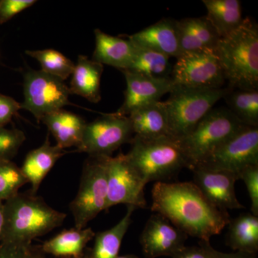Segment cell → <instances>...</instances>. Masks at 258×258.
Here are the masks:
<instances>
[{"instance_id": "cell-35", "label": "cell", "mask_w": 258, "mask_h": 258, "mask_svg": "<svg viewBox=\"0 0 258 258\" xmlns=\"http://www.w3.org/2000/svg\"><path fill=\"white\" fill-rule=\"evenodd\" d=\"M20 109L21 103L12 97L0 93V128H5Z\"/></svg>"}, {"instance_id": "cell-2", "label": "cell", "mask_w": 258, "mask_h": 258, "mask_svg": "<svg viewBox=\"0 0 258 258\" xmlns=\"http://www.w3.org/2000/svg\"><path fill=\"white\" fill-rule=\"evenodd\" d=\"M66 216L49 206L36 194H17L4 203L0 242L31 246L32 240L62 225Z\"/></svg>"}, {"instance_id": "cell-39", "label": "cell", "mask_w": 258, "mask_h": 258, "mask_svg": "<svg viewBox=\"0 0 258 258\" xmlns=\"http://www.w3.org/2000/svg\"><path fill=\"white\" fill-rule=\"evenodd\" d=\"M3 222H4V203L0 201V235L3 231Z\"/></svg>"}, {"instance_id": "cell-38", "label": "cell", "mask_w": 258, "mask_h": 258, "mask_svg": "<svg viewBox=\"0 0 258 258\" xmlns=\"http://www.w3.org/2000/svg\"><path fill=\"white\" fill-rule=\"evenodd\" d=\"M25 258H45V256L41 248H35L30 246Z\"/></svg>"}, {"instance_id": "cell-26", "label": "cell", "mask_w": 258, "mask_h": 258, "mask_svg": "<svg viewBox=\"0 0 258 258\" xmlns=\"http://www.w3.org/2000/svg\"><path fill=\"white\" fill-rule=\"evenodd\" d=\"M135 207L127 206L124 217L109 230L96 234L94 244L88 254L89 258H117L123 237L132 224Z\"/></svg>"}, {"instance_id": "cell-30", "label": "cell", "mask_w": 258, "mask_h": 258, "mask_svg": "<svg viewBox=\"0 0 258 258\" xmlns=\"http://www.w3.org/2000/svg\"><path fill=\"white\" fill-rule=\"evenodd\" d=\"M28 183L21 169L12 161H0V201H7Z\"/></svg>"}, {"instance_id": "cell-7", "label": "cell", "mask_w": 258, "mask_h": 258, "mask_svg": "<svg viewBox=\"0 0 258 258\" xmlns=\"http://www.w3.org/2000/svg\"><path fill=\"white\" fill-rule=\"evenodd\" d=\"M107 159L89 157L83 166L77 195L70 204L74 215L75 227L86 228L103 210H106Z\"/></svg>"}, {"instance_id": "cell-18", "label": "cell", "mask_w": 258, "mask_h": 258, "mask_svg": "<svg viewBox=\"0 0 258 258\" xmlns=\"http://www.w3.org/2000/svg\"><path fill=\"white\" fill-rule=\"evenodd\" d=\"M181 53L205 50H215L220 40L206 17L177 20Z\"/></svg>"}, {"instance_id": "cell-12", "label": "cell", "mask_w": 258, "mask_h": 258, "mask_svg": "<svg viewBox=\"0 0 258 258\" xmlns=\"http://www.w3.org/2000/svg\"><path fill=\"white\" fill-rule=\"evenodd\" d=\"M252 165H258V127L245 125L197 167L239 175L242 169Z\"/></svg>"}, {"instance_id": "cell-24", "label": "cell", "mask_w": 258, "mask_h": 258, "mask_svg": "<svg viewBox=\"0 0 258 258\" xmlns=\"http://www.w3.org/2000/svg\"><path fill=\"white\" fill-rule=\"evenodd\" d=\"M203 3L208 12L205 17L220 38L228 36L243 23L239 0H203Z\"/></svg>"}, {"instance_id": "cell-25", "label": "cell", "mask_w": 258, "mask_h": 258, "mask_svg": "<svg viewBox=\"0 0 258 258\" xmlns=\"http://www.w3.org/2000/svg\"><path fill=\"white\" fill-rule=\"evenodd\" d=\"M227 244L236 252L256 254L258 251V217L242 213L230 220Z\"/></svg>"}, {"instance_id": "cell-33", "label": "cell", "mask_w": 258, "mask_h": 258, "mask_svg": "<svg viewBox=\"0 0 258 258\" xmlns=\"http://www.w3.org/2000/svg\"><path fill=\"white\" fill-rule=\"evenodd\" d=\"M36 3L35 0H0V24L7 23Z\"/></svg>"}, {"instance_id": "cell-37", "label": "cell", "mask_w": 258, "mask_h": 258, "mask_svg": "<svg viewBox=\"0 0 258 258\" xmlns=\"http://www.w3.org/2000/svg\"><path fill=\"white\" fill-rule=\"evenodd\" d=\"M215 258H257L256 254L247 253L243 252H235L233 253H223L217 251Z\"/></svg>"}, {"instance_id": "cell-29", "label": "cell", "mask_w": 258, "mask_h": 258, "mask_svg": "<svg viewBox=\"0 0 258 258\" xmlns=\"http://www.w3.org/2000/svg\"><path fill=\"white\" fill-rule=\"evenodd\" d=\"M27 55L38 61L44 73L64 81L74 71L75 64L63 54L53 49L26 50Z\"/></svg>"}, {"instance_id": "cell-9", "label": "cell", "mask_w": 258, "mask_h": 258, "mask_svg": "<svg viewBox=\"0 0 258 258\" xmlns=\"http://www.w3.org/2000/svg\"><path fill=\"white\" fill-rule=\"evenodd\" d=\"M134 137L128 116L116 112L103 114L86 123L78 152L89 157H110L122 145L131 143Z\"/></svg>"}, {"instance_id": "cell-16", "label": "cell", "mask_w": 258, "mask_h": 258, "mask_svg": "<svg viewBox=\"0 0 258 258\" xmlns=\"http://www.w3.org/2000/svg\"><path fill=\"white\" fill-rule=\"evenodd\" d=\"M137 47L157 51L169 57L181 54L177 20L164 18L128 37Z\"/></svg>"}, {"instance_id": "cell-17", "label": "cell", "mask_w": 258, "mask_h": 258, "mask_svg": "<svg viewBox=\"0 0 258 258\" xmlns=\"http://www.w3.org/2000/svg\"><path fill=\"white\" fill-rule=\"evenodd\" d=\"M94 35L96 45L92 60L120 71H126L137 52V47L133 42L128 38L108 35L99 29L94 30Z\"/></svg>"}, {"instance_id": "cell-15", "label": "cell", "mask_w": 258, "mask_h": 258, "mask_svg": "<svg viewBox=\"0 0 258 258\" xmlns=\"http://www.w3.org/2000/svg\"><path fill=\"white\" fill-rule=\"evenodd\" d=\"M191 171L194 183L214 206L224 211L244 208L236 197L235 184L240 179L238 174L203 167Z\"/></svg>"}, {"instance_id": "cell-1", "label": "cell", "mask_w": 258, "mask_h": 258, "mask_svg": "<svg viewBox=\"0 0 258 258\" xmlns=\"http://www.w3.org/2000/svg\"><path fill=\"white\" fill-rule=\"evenodd\" d=\"M152 197V212L201 241L210 242L230 222L228 212L214 206L194 182H156Z\"/></svg>"}, {"instance_id": "cell-4", "label": "cell", "mask_w": 258, "mask_h": 258, "mask_svg": "<svg viewBox=\"0 0 258 258\" xmlns=\"http://www.w3.org/2000/svg\"><path fill=\"white\" fill-rule=\"evenodd\" d=\"M130 151L125 154L145 182H164L183 168L189 169L177 141L169 137L143 139L134 137Z\"/></svg>"}, {"instance_id": "cell-23", "label": "cell", "mask_w": 258, "mask_h": 258, "mask_svg": "<svg viewBox=\"0 0 258 258\" xmlns=\"http://www.w3.org/2000/svg\"><path fill=\"white\" fill-rule=\"evenodd\" d=\"M96 233L91 227L64 230L58 235L44 242L41 247L45 254L55 257H79L84 255L83 251L88 242L94 238Z\"/></svg>"}, {"instance_id": "cell-5", "label": "cell", "mask_w": 258, "mask_h": 258, "mask_svg": "<svg viewBox=\"0 0 258 258\" xmlns=\"http://www.w3.org/2000/svg\"><path fill=\"white\" fill-rule=\"evenodd\" d=\"M230 88L205 89L176 85L167 101H164L169 137L179 142L186 137Z\"/></svg>"}, {"instance_id": "cell-21", "label": "cell", "mask_w": 258, "mask_h": 258, "mask_svg": "<svg viewBox=\"0 0 258 258\" xmlns=\"http://www.w3.org/2000/svg\"><path fill=\"white\" fill-rule=\"evenodd\" d=\"M60 149L76 147L81 144L86 122L82 117L63 108L49 113L42 118Z\"/></svg>"}, {"instance_id": "cell-14", "label": "cell", "mask_w": 258, "mask_h": 258, "mask_svg": "<svg viewBox=\"0 0 258 258\" xmlns=\"http://www.w3.org/2000/svg\"><path fill=\"white\" fill-rule=\"evenodd\" d=\"M121 72L124 75L126 89L124 101L116 113L125 116L139 108L160 101L161 97L170 93L176 86L171 78L157 79L132 71Z\"/></svg>"}, {"instance_id": "cell-19", "label": "cell", "mask_w": 258, "mask_h": 258, "mask_svg": "<svg viewBox=\"0 0 258 258\" xmlns=\"http://www.w3.org/2000/svg\"><path fill=\"white\" fill-rule=\"evenodd\" d=\"M134 137L154 139L169 137L164 102L158 101L136 110L128 115Z\"/></svg>"}, {"instance_id": "cell-31", "label": "cell", "mask_w": 258, "mask_h": 258, "mask_svg": "<svg viewBox=\"0 0 258 258\" xmlns=\"http://www.w3.org/2000/svg\"><path fill=\"white\" fill-rule=\"evenodd\" d=\"M25 139V134L19 129L0 128V161H11Z\"/></svg>"}, {"instance_id": "cell-27", "label": "cell", "mask_w": 258, "mask_h": 258, "mask_svg": "<svg viewBox=\"0 0 258 258\" xmlns=\"http://www.w3.org/2000/svg\"><path fill=\"white\" fill-rule=\"evenodd\" d=\"M170 58L169 56L157 51L137 47L135 57L126 71L149 77L169 79L173 69Z\"/></svg>"}, {"instance_id": "cell-10", "label": "cell", "mask_w": 258, "mask_h": 258, "mask_svg": "<svg viewBox=\"0 0 258 258\" xmlns=\"http://www.w3.org/2000/svg\"><path fill=\"white\" fill-rule=\"evenodd\" d=\"M176 59L171 79L176 86L217 89L222 88L226 82L215 50L183 52Z\"/></svg>"}, {"instance_id": "cell-20", "label": "cell", "mask_w": 258, "mask_h": 258, "mask_svg": "<svg viewBox=\"0 0 258 258\" xmlns=\"http://www.w3.org/2000/svg\"><path fill=\"white\" fill-rule=\"evenodd\" d=\"M64 154V149L51 145L48 137L42 146L27 154L20 169L28 183L31 184L30 191L36 194L45 176Z\"/></svg>"}, {"instance_id": "cell-22", "label": "cell", "mask_w": 258, "mask_h": 258, "mask_svg": "<svg viewBox=\"0 0 258 258\" xmlns=\"http://www.w3.org/2000/svg\"><path fill=\"white\" fill-rule=\"evenodd\" d=\"M103 72V64L90 60L86 56L79 55L71 75V94L78 95L91 103L101 100V80Z\"/></svg>"}, {"instance_id": "cell-3", "label": "cell", "mask_w": 258, "mask_h": 258, "mask_svg": "<svg viewBox=\"0 0 258 258\" xmlns=\"http://www.w3.org/2000/svg\"><path fill=\"white\" fill-rule=\"evenodd\" d=\"M216 52L225 81L232 89L258 90V27L250 18L219 40Z\"/></svg>"}, {"instance_id": "cell-36", "label": "cell", "mask_w": 258, "mask_h": 258, "mask_svg": "<svg viewBox=\"0 0 258 258\" xmlns=\"http://www.w3.org/2000/svg\"><path fill=\"white\" fill-rule=\"evenodd\" d=\"M30 246L13 244H0V258H25Z\"/></svg>"}, {"instance_id": "cell-40", "label": "cell", "mask_w": 258, "mask_h": 258, "mask_svg": "<svg viewBox=\"0 0 258 258\" xmlns=\"http://www.w3.org/2000/svg\"><path fill=\"white\" fill-rule=\"evenodd\" d=\"M117 258H140L134 254H125V255H118Z\"/></svg>"}, {"instance_id": "cell-8", "label": "cell", "mask_w": 258, "mask_h": 258, "mask_svg": "<svg viewBox=\"0 0 258 258\" xmlns=\"http://www.w3.org/2000/svg\"><path fill=\"white\" fill-rule=\"evenodd\" d=\"M69 87L62 80L42 71L28 69L24 74V101L21 109L31 113L38 122L45 115L71 104Z\"/></svg>"}, {"instance_id": "cell-13", "label": "cell", "mask_w": 258, "mask_h": 258, "mask_svg": "<svg viewBox=\"0 0 258 258\" xmlns=\"http://www.w3.org/2000/svg\"><path fill=\"white\" fill-rule=\"evenodd\" d=\"M187 237L165 217L154 214L147 220L140 237L144 258L171 257L184 247Z\"/></svg>"}, {"instance_id": "cell-6", "label": "cell", "mask_w": 258, "mask_h": 258, "mask_svg": "<svg viewBox=\"0 0 258 258\" xmlns=\"http://www.w3.org/2000/svg\"><path fill=\"white\" fill-rule=\"evenodd\" d=\"M245 125L228 108L212 109L186 137L178 142L190 170L201 164L217 147Z\"/></svg>"}, {"instance_id": "cell-32", "label": "cell", "mask_w": 258, "mask_h": 258, "mask_svg": "<svg viewBox=\"0 0 258 258\" xmlns=\"http://www.w3.org/2000/svg\"><path fill=\"white\" fill-rule=\"evenodd\" d=\"M239 177L247 187L251 202V213L258 217V165L244 168L239 173Z\"/></svg>"}, {"instance_id": "cell-41", "label": "cell", "mask_w": 258, "mask_h": 258, "mask_svg": "<svg viewBox=\"0 0 258 258\" xmlns=\"http://www.w3.org/2000/svg\"><path fill=\"white\" fill-rule=\"evenodd\" d=\"M63 258H89L88 257V255H83V256H81V257H63Z\"/></svg>"}, {"instance_id": "cell-11", "label": "cell", "mask_w": 258, "mask_h": 258, "mask_svg": "<svg viewBox=\"0 0 258 258\" xmlns=\"http://www.w3.org/2000/svg\"><path fill=\"white\" fill-rule=\"evenodd\" d=\"M146 185L125 154L108 157L106 210L118 205L145 209L147 206L144 196Z\"/></svg>"}, {"instance_id": "cell-34", "label": "cell", "mask_w": 258, "mask_h": 258, "mask_svg": "<svg viewBox=\"0 0 258 258\" xmlns=\"http://www.w3.org/2000/svg\"><path fill=\"white\" fill-rule=\"evenodd\" d=\"M217 253V250L212 247L210 242L200 240L198 245H185L171 258H215Z\"/></svg>"}, {"instance_id": "cell-28", "label": "cell", "mask_w": 258, "mask_h": 258, "mask_svg": "<svg viewBox=\"0 0 258 258\" xmlns=\"http://www.w3.org/2000/svg\"><path fill=\"white\" fill-rule=\"evenodd\" d=\"M234 115L243 124L258 127V90H239L230 88L223 97Z\"/></svg>"}]
</instances>
